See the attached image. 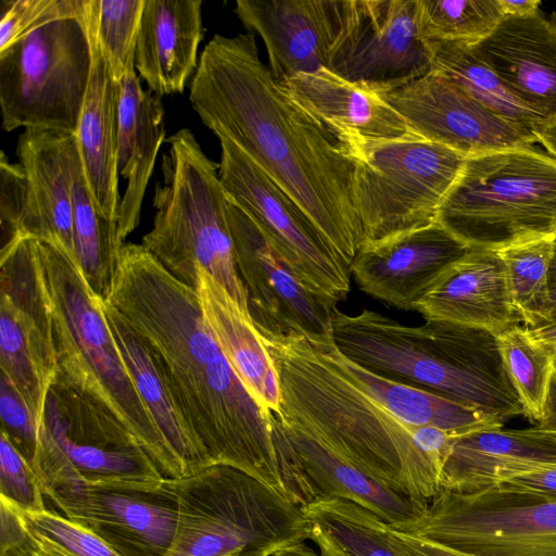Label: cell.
Returning a JSON list of instances; mask_svg holds the SVG:
<instances>
[{
    "label": "cell",
    "instance_id": "cell-31",
    "mask_svg": "<svg viewBox=\"0 0 556 556\" xmlns=\"http://www.w3.org/2000/svg\"><path fill=\"white\" fill-rule=\"evenodd\" d=\"M104 312L136 390L176 460L182 478L206 467L199 445L148 348L105 302Z\"/></svg>",
    "mask_w": 556,
    "mask_h": 556
},
{
    "label": "cell",
    "instance_id": "cell-35",
    "mask_svg": "<svg viewBox=\"0 0 556 556\" xmlns=\"http://www.w3.org/2000/svg\"><path fill=\"white\" fill-rule=\"evenodd\" d=\"M431 71L447 78L494 114L526 134H534L544 125L504 85L463 41H429ZM536 138V137H535Z\"/></svg>",
    "mask_w": 556,
    "mask_h": 556
},
{
    "label": "cell",
    "instance_id": "cell-5",
    "mask_svg": "<svg viewBox=\"0 0 556 556\" xmlns=\"http://www.w3.org/2000/svg\"><path fill=\"white\" fill-rule=\"evenodd\" d=\"M37 249L50 300L56 375L109 409L166 479L182 478L115 344L104 301L60 247L37 240Z\"/></svg>",
    "mask_w": 556,
    "mask_h": 556
},
{
    "label": "cell",
    "instance_id": "cell-16",
    "mask_svg": "<svg viewBox=\"0 0 556 556\" xmlns=\"http://www.w3.org/2000/svg\"><path fill=\"white\" fill-rule=\"evenodd\" d=\"M236 267L258 332L300 334L311 342L332 339L337 307L312 292L274 249L257 224L227 197Z\"/></svg>",
    "mask_w": 556,
    "mask_h": 556
},
{
    "label": "cell",
    "instance_id": "cell-6",
    "mask_svg": "<svg viewBox=\"0 0 556 556\" xmlns=\"http://www.w3.org/2000/svg\"><path fill=\"white\" fill-rule=\"evenodd\" d=\"M162 179L155 187L153 226L141 245L176 279L195 288L200 270L249 312L239 278L218 164L181 128L166 139ZM251 316V315H250Z\"/></svg>",
    "mask_w": 556,
    "mask_h": 556
},
{
    "label": "cell",
    "instance_id": "cell-45",
    "mask_svg": "<svg viewBox=\"0 0 556 556\" xmlns=\"http://www.w3.org/2000/svg\"><path fill=\"white\" fill-rule=\"evenodd\" d=\"M0 556H34L37 543L26 527L22 513L0 497Z\"/></svg>",
    "mask_w": 556,
    "mask_h": 556
},
{
    "label": "cell",
    "instance_id": "cell-40",
    "mask_svg": "<svg viewBox=\"0 0 556 556\" xmlns=\"http://www.w3.org/2000/svg\"><path fill=\"white\" fill-rule=\"evenodd\" d=\"M38 549L48 556H121L89 530L56 513H24Z\"/></svg>",
    "mask_w": 556,
    "mask_h": 556
},
{
    "label": "cell",
    "instance_id": "cell-41",
    "mask_svg": "<svg viewBox=\"0 0 556 556\" xmlns=\"http://www.w3.org/2000/svg\"><path fill=\"white\" fill-rule=\"evenodd\" d=\"M88 0H2L0 51L36 29L62 18H84Z\"/></svg>",
    "mask_w": 556,
    "mask_h": 556
},
{
    "label": "cell",
    "instance_id": "cell-43",
    "mask_svg": "<svg viewBox=\"0 0 556 556\" xmlns=\"http://www.w3.org/2000/svg\"><path fill=\"white\" fill-rule=\"evenodd\" d=\"M0 416L1 432L33 466L39 440V426L24 399L2 374Z\"/></svg>",
    "mask_w": 556,
    "mask_h": 556
},
{
    "label": "cell",
    "instance_id": "cell-4",
    "mask_svg": "<svg viewBox=\"0 0 556 556\" xmlns=\"http://www.w3.org/2000/svg\"><path fill=\"white\" fill-rule=\"evenodd\" d=\"M332 339L353 362L426 389L505 424L521 403L504 367L497 337L446 321L403 325L370 309L332 313Z\"/></svg>",
    "mask_w": 556,
    "mask_h": 556
},
{
    "label": "cell",
    "instance_id": "cell-44",
    "mask_svg": "<svg viewBox=\"0 0 556 556\" xmlns=\"http://www.w3.org/2000/svg\"><path fill=\"white\" fill-rule=\"evenodd\" d=\"M27 208V179L23 166L0 156V226L1 248L23 238Z\"/></svg>",
    "mask_w": 556,
    "mask_h": 556
},
{
    "label": "cell",
    "instance_id": "cell-32",
    "mask_svg": "<svg viewBox=\"0 0 556 556\" xmlns=\"http://www.w3.org/2000/svg\"><path fill=\"white\" fill-rule=\"evenodd\" d=\"M0 367L24 399L40 428L46 399L56 375L52 324L0 298Z\"/></svg>",
    "mask_w": 556,
    "mask_h": 556
},
{
    "label": "cell",
    "instance_id": "cell-38",
    "mask_svg": "<svg viewBox=\"0 0 556 556\" xmlns=\"http://www.w3.org/2000/svg\"><path fill=\"white\" fill-rule=\"evenodd\" d=\"M555 239L529 241L497 251L505 265L513 302L529 329L540 325L546 304Z\"/></svg>",
    "mask_w": 556,
    "mask_h": 556
},
{
    "label": "cell",
    "instance_id": "cell-55",
    "mask_svg": "<svg viewBox=\"0 0 556 556\" xmlns=\"http://www.w3.org/2000/svg\"><path fill=\"white\" fill-rule=\"evenodd\" d=\"M556 434V433H555Z\"/></svg>",
    "mask_w": 556,
    "mask_h": 556
},
{
    "label": "cell",
    "instance_id": "cell-20",
    "mask_svg": "<svg viewBox=\"0 0 556 556\" xmlns=\"http://www.w3.org/2000/svg\"><path fill=\"white\" fill-rule=\"evenodd\" d=\"M342 0H237L235 12L267 50L268 67L280 83L328 67Z\"/></svg>",
    "mask_w": 556,
    "mask_h": 556
},
{
    "label": "cell",
    "instance_id": "cell-37",
    "mask_svg": "<svg viewBox=\"0 0 556 556\" xmlns=\"http://www.w3.org/2000/svg\"><path fill=\"white\" fill-rule=\"evenodd\" d=\"M420 36L429 41L476 42L504 17L498 0H417Z\"/></svg>",
    "mask_w": 556,
    "mask_h": 556
},
{
    "label": "cell",
    "instance_id": "cell-42",
    "mask_svg": "<svg viewBox=\"0 0 556 556\" xmlns=\"http://www.w3.org/2000/svg\"><path fill=\"white\" fill-rule=\"evenodd\" d=\"M40 481L8 437L0 435V497L24 513L46 510Z\"/></svg>",
    "mask_w": 556,
    "mask_h": 556
},
{
    "label": "cell",
    "instance_id": "cell-52",
    "mask_svg": "<svg viewBox=\"0 0 556 556\" xmlns=\"http://www.w3.org/2000/svg\"><path fill=\"white\" fill-rule=\"evenodd\" d=\"M527 329L532 338L548 345L556 352V323L539 328Z\"/></svg>",
    "mask_w": 556,
    "mask_h": 556
},
{
    "label": "cell",
    "instance_id": "cell-24",
    "mask_svg": "<svg viewBox=\"0 0 556 556\" xmlns=\"http://www.w3.org/2000/svg\"><path fill=\"white\" fill-rule=\"evenodd\" d=\"M74 134L24 129L16 155L27 179V208L23 236L49 241L74 261L72 162Z\"/></svg>",
    "mask_w": 556,
    "mask_h": 556
},
{
    "label": "cell",
    "instance_id": "cell-46",
    "mask_svg": "<svg viewBox=\"0 0 556 556\" xmlns=\"http://www.w3.org/2000/svg\"><path fill=\"white\" fill-rule=\"evenodd\" d=\"M493 488L556 501V464L516 475Z\"/></svg>",
    "mask_w": 556,
    "mask_h": 556
},
{
    "label": "cell",
    "instance_id": "cell-13",
    "mask_svg": "<svg viewBox=\"0 0 556 556\" xmlns=\"http://www.w3.org/2000/svg\"><path fill=\"white\" fill-rule=\"evenodd\" d=\"M413 534L473 556H556V501L441 490Z\"/></svg>",
    "mask_w": 556,
    "mask_h": 556
},
{
    "label": "cell",
    "instance_id": "cell-53",
    "mask_svg": "<svg viewBox=\"0 0 556 556\" xmlns=\"http://www.w3.org/2000/svg\"><path fill=\"white\" fill-rule=\"evenodd\" d=\"M271 556H323L304 542L293 543L277 549Z\"/></svg>",
    "mask_w": 556,
    "mask_h": 556
},
{
    "label": "cell",
    "instance_id": "cell-17",
    "mask_svg": "<svg viewBox=\"0 0 556 556\" xmlns=\"http://www.w3.org/2000/svg\"><path fill=\"white\" fill-rule=\"evenodd\" d=\"M381 96L414 134L466 157L536 143L535 136L494 114L432 71Z\"/></svg>",
    "mask_w": 556,
    "mask_h": 556
},
{
    "label": "cell",
    "instance_id": "cell-47",
    "mask_svg": "<svg viewBox=\"0 0 556 556\" xmlns=\"http://www.w3.org/2000/svg\"><path fill=\"white\" fill-rule=\"evenodd\" d=\"M389 526V525H388ZM393 539L410 556H473L468 553L435 543L413 533L395 530L389 526Z\"/></svg>",
    "mask_w": 556,
    "mask_h": 556
},
{
    "label": "cell",
    "instance_id": "cell-49",
    "mask_svg": "<svg viewBox=\"0 0 556 556\" xmlns=\"http://www.w3.org/2000/svg\"><path fill=\"white\" fill-rule=\"evenodd\" d=\"M536 428L556 433V371L552 377L542 420Z\"/></svg>",
    "mask_w": 556,
    "mask_h": 556
},
{
    "label": "cell",
    "instance_id": "cell-9",
    "mask_svg": "<svg viewBox=\"0 0 556 556\" xmlns=\"http://www.w3.org/2000/svg\"><path fill=\"white\" fill-rule=\"evenodd\" d=\"M85 20H58L0 51L4 131L24 128L76 134L91 73Z\"/></svg>",
    "mask_w": 556,
    "mask_h": 556
},
{
    "label": "cell",
    "instance_id": "cell-12",
    "mask_svg": "<svg viewBox=\"0 0 556 556\" xmlns=\"http://www.w3.org/2000/svg\"><path fill=\"white\" fill-rule=\"evenodd\" d=\"M218 177L226 195L262 229L277 253L315 294L338 304L350 292V267L306 213L241 149L219 139Z\"/></svg>",
    "mask_w": 556,
    "mask_h": 556
},
{
    "label": "cell",
    "instance_id": "cell-28",
    "mask_svg": "<svg viewBox=\"0 0 556 556\" xmlns=\"http://www.w3.org/2000/svg\"><path fill=\"white\" fill-rule=\"evenodd\" d=\"M165 134L161 97L142 88L136 70L127 72L119 81L117 132V169L126 180L117 216L123 242L140 223L144 193Z\"/></svg>",
    "mask_w": 556,
    "mask_h": 556
},
{
    "label": "cell",
    "instance_id": "cell-11",
    "mask_svg": "<svg viewBox=\"0 0 556 556\" xmlns=\"http://www.w3.org/2000/svg\"><path fill=\"white\" fill-rule=\"evenodd\" d=\"M352 157L353 201L363 243L434 223L466 161L415 134L368 142Z\"/></svg>",
    "mask_w": 556,
    "mask_h": 556
},
{
    "label": "cell",
    "instance_id": "cell-8",
    "mask_svg": "<svg viewBox=\"0 0 556 556\" xmlns=\"http://www.w3.org/2000/svg\"><path fill=\"white\" fill-rule=\"evenodd\" d=\"M437 220L470 249L556 238V157L532 147L466 157Z\"/></svg>",
    "mask_w": 556,
    "mask_h": 556
},
{
    "label": "cell",
    "instance_id": "cell-3",
    "mask_svg": "<svg viewBox=\"0 0 556 556\" xmlns=\"http://www.w3.org/2000/svg\"><path fill=\"white\" fill-rule=\"evenodd\" d=\"M275 366L277 418L317 439L392 489L431 501L441 491V466L408 426L357 388L300 334L258 332Z\"/></svg>",
    "mask_w": 556,
    "mask_h": 556
},
{
    "label": "cell",
    "instance_id": "cell-14",
    "mask_svg": "<svg viewBox=\"0 0 556 556\" xmlns=\"http://www.w3.org/2000/svg\"><path fill=\"white\" fill-rule=\"evenodd\" d=\"M417 0H342L328 70L383 94L431 71Z\"/></svg>",
    "mask_w": 556,
    "mask_h": 556
},
{
    "label": "cell",
    "instance_id": "cell-21",
    "mask_svg": "<svg viewBox=\"0 0 556 556\" xmlns=\"http://www.w3.org/2000/svg\"><path fill=\"white\" fill-rule=\"evenodd\" d=\"M467 43L544 125L556 118L555 14L504 15L488 37Z\"/></svg>",
    "mask_w": 556,
    "mask_h": 556
},
{
    "label": "cell",
    "instance_id": "cell-15",
    "mask_svg": "<svg viewBox=\"0 0 556 556\" xmlns=\"http://www.w3.org/2000/svg\"><path fill=\"white\" fill-rule=\"evenodd\" d=\"M64 517L89 530L121 556H165L177 525L170 479L157 482H76L45 492Z\"/></svg>",
    "mask_w": 556,
    "mask_h": 556
},
{
    "label": "cell",
    "instance_id": "cell-25",
    "mask_svg": "<svg viewBox=\"0 0 556 556\" xmlns=\"http://www.w3.org/2000/svg\"><path fill=\"white\" fill-rule=\"evenodd\" d=\"M556 464V434L535 426L490 428L456 435L444 460L441 490L473 493L527 471Z\"/></svg>",
    "mask_w": 556,
    "mask_h": 556
},
{
    "label": "cell",
    "instance_id": "cell-30",
    "mask_svg": "<svg viewBox=\"0 0 556 556\" xmlns=\"http://www.w3.org/2000/svg\"><path fill=\"white\" fill-rule=\"evenodd\" d=\"M312 343L357 388L408 426L433 427L456 435L503 427L446 396L388 378L353 362L337 349L333 339Z\"/></svg>",
    "mask_w": 556,
    "mask_h": 556
},
{
    "label": "cell",
    "instance_id": "cell-22",
    "mask_svg": "<svg viewBox=\"0 0 556 556\" xmlns=\"http://www.w3.org/2000/svg\"><path fill=\"white\" fill-rule=\"evenodd\" d=\"M425 320L446 321L500 336L522 318L497 251L470 249L415 304ZM523 325V324H522Z\"/></svg>",
    "mask_w": 556,
    "mask_h": 556
},
{
    "label": "cell",
    "instance_id": "cell-19",
    "mask_svg": "<svg viewBox=\"0 0 556 556\" xmlns=\"http://www.w3.org/2000/svg\"><path fill=\"white\" fill-rule=\"evenodd\" d=\"M275 419L309 503L318 498L345 500L395 530H417L429 501L392 489L300 428Z\"/></svg>",
    "mask_w": 556,
    "mask_h": 556
},
{
    "label": "cell",
    "instance_id": "cell-33",
    "mask_svg": "<svg viewBox=\"0 0 556 556\" xmlns=\"http://www.w3.org/2000/svg\"><path fill=\"white\" fill-rule=\"evenodd\" d=\"M72 177L75 262L90 288L105 301L125 243L118 237L117 224L104 216L92 194L78 146L73 154Z\"/></svg>",
    "mask_w": 556,
    "mask_h": 556
},
{
    "label": "cell",
    "instance_id": "cell-54",
    "mask_svg": "<svg viewBox=\"0 0 556 556\" xmlns=\"http://www.w3.org/2000/svg\"><path fill=\"white\" fill-rule=\"evenodd\" d=\"M37 547H38V546H37ZM34 556H48V555H46L45 553H42L41 551H39V549L37 548V552H36V554H35Z\"/></svg>",
    "mask_w": 556,
    "mask_h": 556
},
{
    "label": "cell",
    "instance_id": "cell-2",
    "mask_svg": "<svg viewBox=\"0 0 556 556\" xmlns=\"http://www.w3.org/2000/svg\"><path fill=\"white\" fill-rule=\"evenodd\" d=\"M189 100L202 123L285 191L350 267L363 243L353 201L355 162L281 88L262 62L253 33L213 36L200 55Z\"/></svg>",
    "mask_w": 556,
    "mask_h": 556
},
{
    "label": "cell",
    "instance_id": "cell-34",
    "mask_svg": "<svg viewBox=\"0 0 556 556\" xmlns=\"http://www.w3.org/2000/svg\"><path fill=\"white\" fill-rule=\"evenodd\" d=\"M303 509L311 540L323 556H410L393 539L386 522L357 504L318 498Z\"/></svg>",
    "mask_w": 556,
    "mask_h": 556
},
{
    "label": "cell",
    "instance_id": "cell-39",
    "mask_svg": "<svg viewBox=\"0 0 556 556\" xmlns=\"http://www.w3.org/2000/svg\"><path fill=\"white\" fill-rule=\"evenodd\" d=\"M144 0H92L97 37L116 81L135 70Z\"/></svg>",
    "mask_w": 556,
    "mask_h": 556
},
{
    "label": "cell",
    "instance_id": "cell-18",
    "mask_svg": "<svg viewBox=\"0 0 556 556\" xmlns=\"http://www.w3.org/2000/svg\"><path fill=\"white\" fill-rule=\"evenodd\" d=\"M469 250L435 220L363 243L350 271L366 294L397 309L413 311L425 293Z\"/></svg>",
    "mask_w": 556,
    "mask_h": 556
},
{
    "label": "cell",
    "instance_id": "cell-51",
    "mask_svg": "<svg viewBox=\"0 0 556 556\" xmlns=\"http://www.w3.org/2000/svg\"><path fill=\"white\" fill-rule=\"evenodd\" d=\"M536 143L542 144L547 153L556 157V118L542 126L535 134Z\"/></svg>",
    "mask_w": 556,
    "mask_h": 556
},
{
    "label": "cell",
    "instance_id": "cell-10",
    "mask_svg": "<svg viewBox=\"0 0 556 556\" xmlns=\"http://www.w3.org/2000/svg\"><path fill=\"white\" fill-rule=\"evenodd\" d=\"M33 468L43 494L76 482L165 479L128 429L104 406L55 375L45 405Z\"/></svg>",
    "mask_w": 556,
    "mask_h": 556
},
{
    "label": "cell",
    "instance_id": "cell-29",
    "mask_svg": "<svg viewBox=\"0 0 556 556\" xmlns=\"http://www.w3.org/2000/svg\"><path fill=\"white\" fill-rule=\"evenodd\" d=\"M194 289L206 324L241 382L263 409L278 414L277 372L250 313L205 270H200Z\"/></svg>",
    "mask_w": 556,
    "mask_h": 556
},
{
    "label": "cell",
    "instance_id": "cell-23",
    "mask_svg": "<svg viewBox=\"0 0 556 556\" xmlns=\"http://www.w3.org/2000/svg\"><path fill=\"white\" fill-rule=\"evenodd\" d=\"M279 85L338 139L351 157L368 142L414 135L405 119L381 94L326 67L311 74H299Z\"/></svg>",
    "mask_w": 556,
    "mask_h": 556
},
{
    "label": "cell",
    "instance_id": "cell-1",
    "mask_svg": "<svg viewBox=\"0 0 556 556\" xmlns=\"http://www.w3.org/2000/svg\"><path fill=\"white\" fill-rule=\"evenodd\" d=\"M141 339L206 465L236 467L303 504L275 417L251 396L208 328L194 288L141 244L125 243L104 301Z\"/></svg>",
    "mask_w": 556,
    "mask_h": 556
},
{
    "label": "cell",
    "instance_id": "cell-36",
    "mask_svg": "<svg viewBox=\"0 0 556 556\" xmlns=\"http://www.w3.org/2000/svg\"><path fill=\"white\" fill-rule=\"evenodd\" d=\"M496 337L504 367L522 404L525 417L538 425L544 416L549 383L556 371V352L532 338L522 326Z\"/></svg>",
    "mask_w": 556,
    "mask_h": 556
},
{
    "label": "cell",
    "instance_id": "cell-7",
    "mask_svg": "<svg viewBox=\"0 0 556 556\" xmlns=\"http://www.w3.org/2000/svg\"><path fill=\"white\" fill-rule=\"evenodd\" d=\"M178 517L165 556H271L311 539L303 506L229 465L170 479Z\"/></svg>",
    "mask_w": 556,
    "mask_h": 556
},
{
    "label": "cell",
    "instance_id": "cell-50",
    "mask_svg": "<svg viewBox=\"0 0 556 556\" xmlns=\"http://www.w3.org/2000/svg\"><path fill=\"white\" fill-rule=\"evenodd\" d=\"M504 15L523 16L540 12L539 0H498Z\"/></svg>",
    "mask_w": 556,
    "mask_h": 556
},
{
    "label": "cell",
    "instance_id": "cell-26",
    "mask_svg": "<svg viewBox=\"0 0 556 556\" xmlns=\"http://www.w3.org/2000/svg\"><path fill=\"white\" fill-rule=\"evenodd\" d=\"M85 23L91 46V73L75 136L92 194L104 216L117 224L119 83L97 37L92 0H88Z\"/></svg>",
    "mask_w": 556,
    "mask_h": 556
},
{
    "label": "cell",
    "instance_id": "cell-27",
    "mask_svg": "<svg viewBox=\"0 0 556 556\" xmlns=\"http://www.w3.org/2000/svg\"><path fill=\"white\" fill-rule=\"evenodd\" d=\"M204 36L202 0H144L135 70L157 97L181 93Z\"/></svg>",
    "mask_w": 556,
    "mask_h": 556
},
{
    "label": "cell",
    "instance_id": "cell-48",
    "mask_svg": "<svg viewBox=\"0 0 556 556\" xmlns=\"http://www.w3.org/2000/svg\"><path fill=\"white\" fill-rule=\"evenodd\" d=\"M556 323V239L554 242V251L548 269L547 278V300L542 314L540 325L542 327Z\"/></svg>",
    "mask_w": 556,
    "mask_h": 556
}]
</instances>
